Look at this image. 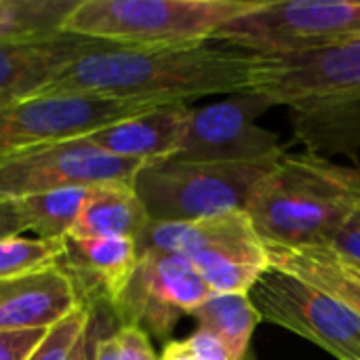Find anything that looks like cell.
Listing matches in <instances>:
<instances>
[{
	"mask_svg": "<svg viewBox=\"0 0 360 360\" xmlns=\"http://www.w3.org/2000/svg\"><path fill=\"white\" fill-rule=\"evenodd\" d=\"M108 44L70 32L0 40V110L38 97L63 70Z\"/></svg>",
	"mask_w": 360,
	"mask_h": 360,
	"instance_id": "obj_13",
	"label": "cell"
},
{
	"mask_svg": "<svg viewBox=\"0 0 360 360\" xmlns=\"http://www.w3.org/2000/svg\"><path fill=\"white\" fill-rule=\"evenodd\" d=\"M91 308L80 304L72 314L46 329L25 360H78L91 340Z\"/></svg>",
	"mask_w": 360,
	"mask_h": 360,
	"instance_id": "obj_23",
	"label": "cell"
},
{
	"mask_svg": "<svg viewBox=\"0 0 360 360\" xmlns=\"http://www.w3.org/2000/svg\"><path fill=\"white\" fill-rule=\"evenodd\" d=\"M139 262L137 240L124 236L103 238H65V251L59 266L72 276L78 293L103 302L110 308L118 304L129 287Z\"/></svg>",
	"mask_w": 360,
	"mask_h": 360,
	"instance_id": "obj_15",
	"label": "cell"
},
{
	"mask_svg": "<svg viewBox=\"0 0 360 360\" xmlns=\"http://www.w3.org/2000/svg\"><path fill=\"white\" fill-rule=\"evenodd\" d=\"M186 344L190 346V350L196 356H200L202 360H234L230 350L209 331L196 329L190 338H186Z\"/></svg>",
	"mask_w": 360,
	"mask_h": 360,
	"instance_id": "obj_27",
	"label": "cell"
},
{
	"mask_svg": "<svg viewBox=\"0 0 360 360\" xmlns=\"http://www.w3.org/2000/svg\"><path fill=\"white\" fill-rule=\"evenodd\" d=\"M350 266H352V264H350ZM352 268H354V270H356V272H359V274H360V268H356V266H352Z\"/></svg>",
	"mask_w": 360,
	"mask_h": 360,
	"instance_id": "obj_31",
	"label": "cell"
},
{
	"mask_svg": "<svg viewBox=\"0 0 360 360\" xmlns=\"http://www.w3.org/2000/svg\"><path fill=\"white\" fill-rule=\"evenodd\" d=\"M249 91L302 112L360 101V38L308 53L255 55Z\"/></svg>",
	"mask_w": 360,
	"mask_h": 360,
	"instance_id": "obj_7",
	"label": "cell"
},
{
	"mask_svg": "<svg viewBox=\"0 0 360 360\" xmlns=\"http://www.w3.org/2000/svg\"><path fill=\"white\" fill-rule=\"evenodd\" d=\"M158 360H202L200 356H196L190 346L186 344V340L181 342H171L167 344V348L162 350V356Z\"/></svg>",
	"mask_w": 360,
	"mask_h": 360,
	"instance_id": "obj_29",
	"label": "cell"
},
{
	"mask_svg": "<svg viewBox=\"0 0 360 360\" xmlns=\"http://www.w3.org/2000/svg\"><path fill=\"white\" fill-rule=\"evenodd\" d=\"M143 165L112 156L86 137L49 143L0 162V200H21L74 186H133Z\"/></svg>",
	"mask_w": 360,
	"mask_h": 360,
	"instance_id": "obj_10",
	"label": "cell"
},
{
	"mask_svg": "<svg viewBox=\"0 0 360 360\" xmlns=\"http://www.w3.org/2000/svg\"><path fill=\"white\" fill-rule=\"evenodd\" d=\"M150 217L133 186L105 184L95 186L72 230V238L124 236L139 240Z\"/></svg>",
	"mask_w": 360,
	"mask_h": 360,
	"instance_id": "obj_18",
	"label": "cell"
},
{
	"mask_svg": "<svg viewBox=\"0 0 360 360\" xmlns=\"http://www.w3.org/2000/svg\"><path fill=\"white\" fill-rule=\"evenodd\" d=\"M46 331H0V360H25Z\"/></svg>",
	"mask_w": 360,
	"mask_h": 360,
	"instance_id": "obj_26",
	"label": "cell"
},
{
	"mask_svg": "<svg viewBox=\"0 0 360 360\" xmlns=\"http://www.w3.org/2000/svg\"><path fill=\"white\" fill-rule=\"evenodd\" d=\"M91 350H93V342L89 340V344L82 348V352H80V356H78V360H91Z\"/></svg>",
	"mask_w": 360,
	"mask_h": 360,
	"instance_id": "obj_30",
	"label": "cell"
},
{
	"mask_svg": "<svg viewBox=\"0 0 360 360\" xmlns=\"http://www.w3.org/2000/svg\"><path fill=\"white\" fill-rule=\"evenodd\" d=\"M327 249L335 251L342 259L360 268V205L346 219V224L338 230V234L333 236Z\"/></svg>",
	"mask_w": 360,
	"mask_h": 360,
	"instance_id": "obj_25",
	"label": "cell"
},
{
	"mask_svg": "<svg viewBox=\"0 0 360 360\" xmlns=\"http://www.w3.org/2000/svg\"><path fill=\"white\" fill-rule=\"evenodd\" d=\"M259 0H78L61 32L116 46H188L213 36Z\"/></svg>",
	"mask_w": 360,
	"mask_h": 360,
	"instance_id": "obj_3",
	"label": "cell"
},
{
	"mask_svg": "<svg viewBox=\"0 0 360 360\" xmlns=\"http://www.w3.org/2000/svg\"><path fill=\"white\" fill-rule=\"evenodd\" d=\"M278 160V158H276ZM264 162H146L133 188L150 221L184 224L245 211L257 181L274 167Z\"/></svg>",
	"mask_w": 360,
	"mask_h": 360,
	"instance_id": "obj_4",
	"label": "cell"
},
{
	"mask_svg": "<svg viewBox=\"0 0 360 360\" xmlns=\"http://www.w3.org/2000/svg\"><path fill=\"white\" fill-rule=\"evenodd\" d=\"M91 360H158V356L143 329L120 325L114 333L93 342Z\"/></svg>",
	"mask_w": 360,
	"mask_h": 360,
	"instance_id": "obj_24",
	"label": "cell"
},
{
	"mask_svg": "<svg viewBox=\"0 0 360 360\" xmlns=\"http://www.w3.org/2000/svg\"><path fill=\"white\" fill-rule=\"evenodd\" d=\"M65 251L63 240L8 236L0 240V283L59 266Z\"/></svg>",
	"mask_w": 360,
	"mask_h": 360,
	"instance_id": "obj_22",
	"label": "cell"
},
{
	"mask_svg": "<svg viewBox=\"0 0 360 360\" xmlns=\"http://www.w3.org/2000/svg\"><path fill=\"white\" fill-rule=\"evenodd\" d=\"M274 103L253 91L194 108L181 150L173 156L186 162H264L281 158L283 146L274 131L257 124Z\"/></svg>",
	"mask_w": 360,
	"mask_h": 360,
	"instance_id": "obj_11",
	"label": "cell"
},
{
	"mask_svg": "<svg viewBox=\"0 0 360 360\" xmlns=\"http://www.w3.org/2000/svg\"><path fill=\"white\" fill-rule=\"evenodd\" d=\"M156 108L95 95H38L0 110V162L49 143L86 137Z\"/></svg>",
	"mask_w": 360,
	"mask_h": 360,
	"instance_id": "obj_9",
	"label": "cell"
},
{
	"mask_svg": "<svg viewBox=\"0 0 360 360\" xmlns=\"http://www.w3.org/2000/svg\"><path fill=\"white\" fill-rule=\"evenodd\" d=\"M93 188L74 186V188L51 190V192H42V194H34V196L17 200L27 230L34 232L36 238H46V240L68 238Z\"/></svg>",
	"mask_w": 360,
	"mask_h": 360,
	"instance_id": "obj_20",
	"label": "cell"
},
{
	"mask_svg": "<svg viewBox=\"0 0 360 360\" xmlns=\"http://www.w3.org/2000/svg\"><path fill=\"white\" fill-rule=\"evenodd\" d=\"M270 268L293 274L338 297L360 316V274L327 247H276L266 245Z\"/></svg>",
	"mask_w": 360,
	"mask_h": 360,
	"instance_id": "obj_17",
	"label": "cell"
},
{
	"mask_svg": "<svg viewBox=\"0 0 360 360\" xmlns=\"http://www.w3.org/2000/svg\"><path fill=\"white\" fill-rule=\"evenodd\" d=\"M360 205V169L312 152L283 154L247 202L264 245L329 247Z\"/></svg>",
	"mask_w": 360,
	"mask_h": 360,
	"instance_id": "obj_2",
	"label": "cell"
},
{
	"mask_svg": "<svg viewBox=\"0 0 360 360\" xmlns=\"http://www.w3.org/2000/svg\"><path fill=\"white\" fill-rule=\"evenodd\" d=\"M255 55L215 40L188 46L108 44L63 70L40 95H95L154 105L249 91Z\"/></svg>",
	"mask_w": 360,
	"mask_h": 360,
	"instance_id": "obj_1",
	"label": "cell"
},
{
	"mask_svg": "<svg viewBox=\"0 0 360 360\" xmlns=\"http://www.w3.org/2000/svg\"><path fill=\"white\" fill-rule=\"evenodd\" d=\"M249 297L262 321L321 346L338 360H360V316L327 291L268 268Z\"/></svg>",
	"mask_w": 360,
	"mask_h": 360,
	"instance_id": "obj_8",
	"label": "cell"
},
{
	"mask_svg": "<svg viewBox=\"0 0 360 360\" xmlns=\"http://www.w3.org/2000/svg\"><path fill=\"white\" fill-rule=\"evenodd\" d=\"M194 108L188 103L156 105L148 112L99 129L86 139L103 152L139 162L173 158L186 139Z\"/></svg>",
	"mask_w": 360,
	"mask_h": 360,
	"instance_id": "obj_16",
	"label": "cell"
},
{
	"mask_svg": "<svg viewBox=\"0 0 360 360\" xmlns=\"http://www.w3.org/2000/svg\"><path fill=\"white\" fill-rule=\"evenodd\" d=\"M137 249L139 253L162 251L190 259L211 293L217 295H249L270 268L266 245L247 211L184 224L150 221Z\"/></svg>",
	"mask_w": 360,
	"mask_h": 360,
	"instance_id": "obj_5",
	"label": "cell"
},
{
	"mask_svg": "<svg viewBox=\"0 0 360 360\" xmlns=\"http://www.w3.org/2000/svg\"><path fill=\"white\" fill-rule=\"evenodd\" d=\"M82 304L72 276L61 268L0 283V331H46Z\"/></svg>",
	"mask_w": 360,
	"mask_h": 360,
	"instance_id": "obj_14",
	"label": "cell"
},
{
	"mask_svg": "<svg viewBox=\"0 0 360 360\" xmlns=\"http://www.w3.org/2000/svg\"><path fill=\"white\" fill-rule=\"evenodd\" d=\"M78 0H0V40H25L61 32Z\"/></svg>",
	"mask_w": 360,
	"mask_h": 360,
	"instance_id": "obj_21",
	"label": "cell"
},
{
	"mask_svg": "<svg viewBox=\"0 0 360 360\" xmlns=\"http://www.w3.org/2000/svg\"><path fill=\"white\" fill-rule=\"evenodd\" d=\"M192 316L196 319L198 329L213 333L230 350L234 360L245 359L253 331L262 323L259 312L245 293H213Z\"/></svg>",
	"mask_w": 360,
	"mask_h": 360,
	"instance_id": "obj_19",
	"label": "cell"
},
{
	"mask_svg": "<svg viewBox=\"0 0 360 360\" xmlns=\"http://www.w3.org/2000/svg\"><path fill=\"white\" fill-rule=\"evenodd\" d=\"M211 295L190 259L162 251H143L114 312L122 325L169 338L179 319L192 316Z\"/></svg>",
	"mask_w": 360,
	"mask_h": 360,
	"instance_id": "obj_12",
	"label": "cell"
},
{
	"mask_svg": "<svg viewBox=\"0 0 360 360\" xmlns=\"http://www.w3.org/2000/svg\"><path fill=\"white\" fill-rule=\"evenodd\" d=\"M356 38L360 0H259L213 36L251 55L308 53Z\"/></svg>",
	"mask_w": 360,
	"mask_h": 360,
	"instance_id": "obj_6",
	"label": "cell"
},
{
	"mask_svg": "<svg viewBox=\"0 0 360 360\" xmlns=\"http://www.w3.org/2000/svg\"><path fill=\"white\" fill-rule=\"evenodd\" d=\"M27 232L21 207L17 200H0V240Z\"/></svg>",
	"mask_w": 360,
	"mask_h": 360,
	"instance_id": "obj_28",
	"label": "cell"
}]
</instances>
